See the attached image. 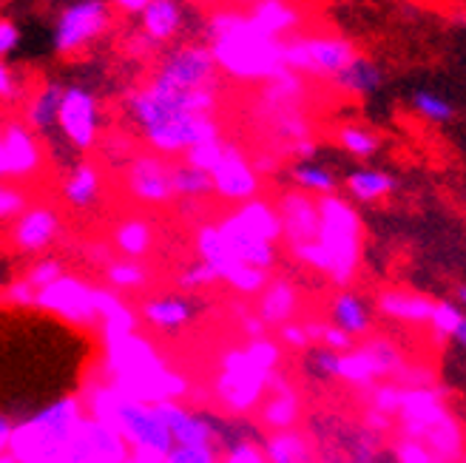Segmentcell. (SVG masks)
Returning a JSON list of instances; mask_svg holds the SVG:
<instances>
[{
    "mask_svg": "<svg viewBox=\"0 0 466 463\" xmlns=\"http://www.w3.org/2000/svg\"><path fill=\"white\" fill-rule=\"evenodd\" d=\"M106 179L103 168L91 159H77L75 166H68L60 179V199L66 207H72L77 214H88L103 202Z\"/></svg>",
    "mask_w": 466,
    "mask_h": 463,
    "instance_id": "obj_18",
    "label": "cell"
},
{
    "mask_svg": "<svg viewBox=\"0 0 466 463\" xmlns=\"http://www.w3.org/2000/svg\"><path fill=\"white\" fill-rule=\"evenodd\" d=\"M432 305L427 296H415V293H381L379 296V310L392 316V318H404V321H430Z\"/></svg>",
    "mask_w": 466,
    "mask_h": 463,
    "instance_id": "obj_31",
    "label": "cell"
},
{
    "mask_svg": "<svg viewBox=\"0 0 466 463\" xmlns=\"http://www.w3.org/2000/svg\"><path fill=\"white\" fill-rule=\"evenodd\" d=\"M106 4L111 6L114 15L120 12L126 17H139V15H143L154 4V0H106Z\"/></svg>",
    "mask_w": 466,
    "mask_h": 463,
    "instance_id": "obj_49",
    "label": "cell"
},
{
    "mask_svg": "<svg viewBox=\"0 0 466 463\" xmlns=\"http://www.w3.org/2000/svg\"><path fill=\"white\" fill-rule=\"evenodd\" d=\"M455 305H458V307L463 310V316H466V285L458 287V302H455Z\"/></svg>",
    "mask_w": 466,
    "mask_h": 463,
    "instance_id": "obj_56",
    "label": "cell"
},
{
    "mask_svg": "<svg viewBox=\"0 0 466 463\" xmlns=\"http://www.w3.org/2000/svg\"><path fill=\"white\" fill-rule=\"evenodd\" d=\"M341 185H344V191H347L350 199L370 205V202H379V199L390 196L399 182H395L392 174H387V171H381V168L361 166V168L347 171L344 179H341Z\"/></svg>",
    "mask_w": 466,
    "mask_h": 463,
    "instance_id": "obj_27",
    "label": "cell"
},
{
    "mask_svg": "<svg viewBox=\"0 0 466 463\" xmlns=\"http://www.w3.org/2000/svg\"><path fill=\"white\" fill-rule=\"evenodd\" d=\"M319 202V237L316 245L324 257V273L339 285H347L361 257V219L347 199L321 196Z\"/></svg>",
    "mask_w": 466,
    "mask_h": 463,
    "instance_id": "obj_4",
    "label": "cell"
},
{
    "mask_svg": "<svg viewBox=\"0 0 466 463\" xmlns=\"http://www.w3.org/2000/svg\"><path fill=\"white\" fill-rule=\"evenodd\" d=\"M222 245L230 262L250 270L268 273L276 265V242L282 237V222H279L276 207L265 199L242 202L237 211L217 222Z\"/></svg>",
    "mask_w": 466,
    "mask_h": 463,
    "instance_id": "obj_3",
    "label": "cell"
},
{
    "mask_svg": "<svg viewBox=\"0 0 466 463\" xmlns=\"http://www.w3.org/2000/svg\"><path fill=\"white\" fill-rule=\"evenodd\" d=\"M57 270H60V267H57V262H49V259H46V262H40V265H37V267L32 270L29 282H32V285H40V287H43V285H49V282L55 279V276H57Z\"/></svg>",
    "mask_w": 466,
    "mask_h": 463,
    "instance_id": "obj_50",
    "label": "cell"
},
{
    "mask_svg": "<svg viewBox=\"0 0 466 463\" xmlns=\"http://www.w3.org/2000/svg\"><path fill=\"white\" fill-rule=\"evenodd\" d=\"M461 463H466V452H463V458H461Z\"/></svg>",
    "mask_w": 466,
    "mask_h": 463,
    "instance_id": "obj_57",
    "label": "cell"
},
{
    "mask_svg": "<svg viewBox=\"0 0 466 463\" xmlns=\"http://www.w3.org/2000/svg\"><path fill=\"white\" fill-rule=\"evenodd\" d=\"M211 182H214V196L225 199V202H250L259 196L262 179L259 171L250 166V159L242 154L239 146L222 143V151L217 156V162L211 168Z\"/></svg>",
    "mask_w": 466,
    "mask_h": 463,
    "instance_id": "obj_12",
    "label": "cell"
},
{
    "mask_svg": "<svg viewBox=\"0 0 466 463\" xmlns=\"http://www.w3.org/2000/svg\"><path fill=\"white\" fill-rule=\"evenodd\" d=\"M32 202L17 182H0V222H15Z\"/></svg>",
    "mask_w": 466,
    "mask_h": 463,
    "instance_id": "obj_40",
    "label": "cell"
},
{
    "mask_svg": "<svg viewBox=\"0 0 466 463\" xmlns=\"http://www.w3.org/2000/svg\"><path fill=\"white\" fill-rule=\"evenodd\" d=\"M330 324L350 338H361L372 333V310L367 298L356 290H341L330 302Z\"/></svg>",
    "mask_w": 466,
    "mask_h": 463,
    "instance_id": "obj_24",
    "label": "cell"
},
{
    "mask_svg": "<svg viewBox=\"0 0 466 463\" xmlns=\"http://www.w3.org/2000/svg\"><path fill=\"white\" fill-rule=\"evenodd\" d=\"M162 421H166L174 447H211L214 449V424L217 412L205 404H185V401H157Z\"/></svg>",
    "mask_w": 466,
    "mask_h": 463,
    "instance_id": "obj_14",
    "label": "cell"
},
{
    "mask_svg": "<svg viewBox=\"0 0 466 463\" xmlns=\"http://www.w3.org/2000/svg\"><path fill=\"white\" fill-rule=\"evenodd\" d=\"M359 55L356 43L339 32H296L282 40V63L299 77L333 80Z\"/></svg>",
    "mask_w": 466,
    "mask_h": 463,
    "instance_id": "obj_6",
    "label": "cell"
},
{
    "mask_svg": "<svg viewBox=\"0 0 466 463\" xmlns=\"http://www.w3.org/2000/svg\"><path fill=\"white\" fill-rule=\"evenodd\" d=\"M171 194L174 199H182V202H205L208 196H214L211 174L185 159H177L171 162Z\"/></svg>",
    "mask_w": 466,
    "mask_h": 463,
    "instance_id": "obj_28",
    "label": "cell"
},
{
    "mask_svg": "<svg viewBox=\"0 0 466 463\" xmlns=\"http://www.w3.org/2000/svg\"><path fill=\"white\" fill-rule=\"evenodd\" d=\"M0 140H4V123H0ZM0 182H6V166H4V146H0Z\"/></svg>",
    "mask_w": 466,
    "mask_h": 463,
    "instance_id": "obj_55",
    "label": "cell"
},
{
    "mask_svg": "<svg viewBox=\"0 0 466 463\" xmlns=\"http://www.w3.org/2000/svg\"><path fill=\"white\" fill-rule=\"evenodd\" d=\"M344 353H336L324 344H308L305 356H301V373L316 384H330L341 378Z\"/></svg>",
    "mask_w": 466,
    "mask_h": 463,
    "instance_id": "obj_29",
    "label": "cell"
},
{
    "mask_svg": "<svg viewBox=\"0 0 466 463\" xmlns=\"http://www.w3.org/2000/svg\"><path fill=\"white\" fill-rule=\"evenodd\" d=\"M63 80H43L23 103V126H26L37 140L57 134V114L63 100Z\"/></svg>",
    "mask_w": 466,
    "mask_h": 463,
    "instance_id": "obj_23",
    "label": "cell"
},
{
    "mask_svg": "<svg viewBox=\"0 0 466 463\" xmlns=\"http://www.w3.org/2000/svg\"><path fill=\"white\" fill-rule=\"evenodd\" d=\"M293 310H296V293H293V287L285 279H276L270 285L268 296H265V305H262L265 318L273 321V324H282V321H288L293 316Z\"/></svg>",
    "mask_w": 466,
    "mask_h": 463,
    "instance_id": "obj_37",
    "label": "cell"
},
{
    "mask_svg": "<svg viewBox=\"0 0 466 463\" xmlns=\"http://www.w3.org/2000/svg\"><path fill=\"white\" fill-rule=\"evenodd\" d=\"M60 234V214L52 205H29L12 222V242L20 253H43Z\"/></svg>",
    "mask_w": 466,
    "mask_h": 463,
    "instance_id": "obj_19",
    "label": "cell"
},
{
    "mask_svg": "<svg viewBox=\"0 0 466 463\" xmlns=\"http://www.w3.org/2000/svg\"><path fill=\"white\" fill-rule=\"evenodd\" d=\"M245 15L256 29L276 40H285L301 32L308 23L305 6L296 4V0H256V4L245 9Z\"/></svg>",
    "mask_w": 466,
    "mask_h": 463,
    "instance_id": "obj_21",
    "label": "cell"
},
{
    "mask_svg": "<svg viewBox=\"0 0 466 463\" xmlns=\"http://www.w3.org/2000/svg\"><path fill=\"white\" fill-rule=\"evenodd\" d=\"M268 429L262 421L245 412H217L214 424V452L219 460H239L245 455H262L268 444Z\"/></svg>",
    "mask_w": 466,
    "mask_h": 463,
    "instance_id": "obj_13",
    "label": "cell"
},
{
    "mask_svg": "<svg viewBox=\"0 0 466 463\" xmlns=\"http://www.w3.org/2000/svg\"><path fill=\"white\" fill-rule=\"evenodd\" d=\"M463 318V310L450 302V298H444V302H435L432 305V316H430V324H432V333L438 341H444V338H452L455 327L461 324Z\"/></svg>",
    "mask_w": 466,
    "mask_h": 463,
    "instance_id": "obj_39",
    "label": "cell"
},
{
    "mask_svg": "<svg viewBox=\"0 0 466 463\" xmlns=\"http://www.w3.org/2000/svg\"><path fill=\"white\" fill-rule=\"evenodd\" d=\"M202 43L211 52L217 72L233 80H270L285 68L282 40L256 29L245 9L217 6L208 12L202 20Z\"/></svg>",
    "mask_w": 466,
    "mask_h": 463,
    "instance_id": "obj_1",
    "label": "cell"
},
{
    "mask_svg": "<svg viewBox=\"0 0 466 463\" xmlns=\"http://www.w3.org/2000/svg\"><path fill=\"white\" fill-rule=\"evenodd\" d=\"M108 424L120 432L128 458L134 463H162L174 447L157 401H139L128 396L116 398L108 415Z\"/></svg>",
    "mask_w": 466,
    "mask_h": 463,
    "instance_id": "obj_5",
    "label": "cell"
},
{
    "mask_svg": "<svg viewBox=\"0 0 466 463\" xmlns=\"http://www.w3.org/2000/svg\"><path fill=\"white\" fill-rule=\"evenodd\" d=\"M336 143L344 154L356 156V159H372L381 151V136L376 131H370L367 126H356V123L339 126Z\"/></svg>",
    "mask_w": 466,
    "mask_h": 463,
    "instance_id": "obj_32",
    "label": "cell"
},
{
    "mask_svg": "<svg viewBox=\"0 0 466 463\" xmlns=\"http://www.w3.org/2000/svg\"><path fill=\"white\" fill-rule=\"evenodd\" d=\"M106 276H108V282L123 293H134L148 285V267L137 259H120V262L108 265Z\"/></svg>",
    "mask_w": 466,
    "mask_h": 463,
    "instance_id": "obj_36",
    "label": "cell"
},
{
    "mask_svg": "<svg viewBox=\"0 0 466 463\" xmlns=\"http://www.w3.org/2000/svg\"><path fill=\"white\" fill-rule=\"evenodd\" d=\"M282 338L288 344H293V347H308L310 344L305 327H296V324H285V327H282Z\"/></svg>",
    "mask_w": 466,
    "mask_h": 463,
    "instance_id": "obj_52",
    "label": "cell"
},
{
    "mask_svg": "<svg viewBox=\"0 0 466 463\" xmlns=\"http://www.w3.org/2000/svg\"><path fill=\"white\" fill-rule=\"evenodd\" d=\"M128 449L116 432L103 418H83L72 444L66 447L57 463H126Z\"/></svg>",
    "mask_w": 466,
    "mask_h": 463,
    "instance_id": "obj_11",
    "label": "cell"
},
{
    "mask_svg": "<svg viewBox=\"0 0 466 463\" xmlns=\"http://www.w3.org/2000/svg\"><path fill=\"white\" fill-rule=\"evenodd\" d=\"M452 341H455V344H461L463 350H466V316L461 318V324L455 327V333H452Z\"/></svg>",
    "mask_w": 466,
    "mask_h": 463,
    "instance_id": "obj_53",
    "label": "cell"
},
{
    "mask_svg": "<svg viewBox=\"0 0 466 463\" xmlns=\"http://www.w3.org/2000/svg\"><path fill=\"white\" fill-rule=\"evenodd\" d=\"M188 26H191V6L185 0H154L137 17V32L148 37L162 52L188 32Z\"/></svg>",
    "mask_w": 466,
    "mask_h": 463,
    "instance_id": "obj_16",
    "label": "cell"
},
{
    "mask_svg": "<svg viewBox=\"0 0 466 463\" xmlns=\"http://www.w3.org/2000/svg\"><path fill=\"white\" fill-rule=\"evenodd\" d=\"M12 432H15V421H12V418H6V415L0 412V463H4V455H9Z\"/></svg>",
    "mask_w": 466,
    "mask_h": 463,
    "instance_id": "obj_51",
    "label": "cell"
},
{
    "mask_svg": "<svg viewBox=\"0 0 466 463\" xmlns=\"http://www.w3.org/2000/svg\"><path fill=\"white\" fill-rule=\"evenodd\" d=\"M208 310H211V302L202 293H191V290L154 293L143 298V305H139V316L157 333H179L197 324Z\"/></svg>",
    "mask_w": 466,
    "mask_h": 463,
    "instance_id": "obj_10",
    "label": "cell"
},
{
    "mask_svg": "<svg viewBox=\"0 0 466 463\" xmlns=\"http://www.w3.org/2000/svg\"><path fill=\"white\" fill-rule=\"evenodd\" d=\"M293 188L299 194H308L313 199H321V196H336L339 188H341V179L339 174L324 166L319 159H296L290 171H288Z\"/></svg>",
    "mask_w": 466,
    "mask_h": 463,
    "instance_id": "obj_26",
    "label": "cell"
},
{
    "mask_svg": "<svg viewBox=\"0 0 466 463\" xmlns=\"http://www.w3.org/2000/svg\"><path fill=\"white\" fill-rule=\"evenodd\" d=\"M123 52L131 55L134 60H148V57H154L159 49H157V45H154L148 37H143L137 29H131V32L123 37Z\"/></svg>",
    "mask_w": 466,
    "mask_h": 463,
    "instance_id": "obj_46",
    "label": "cell"
},
{
    "mask_svg": "<svg viewBox=\"0 0 466 463\" xmlns=\"http://www.w3.org/2000/svg\"><path fill=\"white\" fill-rule=\"evenodd\" d=\"M395 463H435V455L424 447V444H418V441H407L395 449Z\"/></svg>",
    "mask_w": 466,
    "mask_h": 463,
    "instance_id": "obj_47",
    "label": "cell"
},
{
    "mask_svg": "<svg viewBox=\"0 0 466 463\" xmlns=\"http://www.w3.org/2000/svg\"><path fill=\"white\" fill-rule=\"evenodd\" d=\"M333 86L350 97H372V95H379L384 86V68L372 57L359 52L353 60H350V65L341 68V72L333 77Z\"/></svg>",
    "mask_w": 466,
    "mask_h": 463,
    "instance_id": "obj_25",
    "label": "cell"
},
{
    "mask_svg": "<svg viewBox=\"0 0 466 463\" xmlns=\"http://www.w3.org/2000/svg\"><path fill=\"white\" fill-rule=\"evenodd\" d=\"M217 282V273L208 267L202 259H197L194 265H188L179 276V290H191V293H199L205 285H214Z\"/></svg>",
    "mask_w": 466,
    "mask_h": 463,
    "instance_id": "obj_42",
    "label": "cell"
},
{
    "mask_svg": "<svg viewBox=\"0 0 466 463\" xmlns=\"http://www.w3.org/2000/svg\"><path fill=\"white\" fill-rule=\"evenodd\" d=\"M151 80L177 91H219L217 63L202 40H185L168 45L159 55Z\"/></svg>",
    "mask_w": 466,
    "mask_h": 463,
    "instance_id": "obj_9",
    "label": "cell"
},
{
    "mask_svg": "<svg viewBox=\"0 0 466 463\" xmlns=\"http://www.w3.org/2000/svg\"><path fill=\"white\" fill-rule=\"evenodd\" d=\"M100 148H103L106 162H111V166H123V168L137 156V151H134V136L126 134V131L108 134L106 140H100Z\"/></svg>",
    "mask_w": 466,
    "mask_h": 463,
    "instance_id": "obj_41",
    "label": "cell"
},
{
    "mask_svg": "<svg viewBox=\"0 0 466 463\" xmlns=\"http://www.w3.org/2000/svg\"><path fill=\"white\" fill-rule=\"evenodd\" d=\"M162 463H222L211 447H171Z\"/></svg>",
    "mask_w": 466,
    "mask_h": 463,
    "instance_id": "obj_43",
    "label": "cell"
},
{
    "mask_svg": "<svg viewBox=\"0 0 466 463\" xmlns=\"http://www.w3.org/2000/svg\"><path fill=\"white\" fill-rule=\"evenodd\" d=\"M441 389H410L404 401H401V412H404V427L410 441H424L430 438L438 427H444L450 418V412L441 404Z\"/></svg>",
    "mask_w": 466,
    "mask_h": 463,
    "instance_id": "obj_20",
    "label": "cell"
},
{
    "mask_svg": "<svg viewBox=\"0 0 466 463\" xmlns=\"http://www.w3.org/2000/svg\"><path fill=\"white\" fill-rule=\"evenodd\" d=\"M114 29V12L106 0H68L55 15L52 52L57 57H77L97 45Z\"/></svg>",
    "mask_w": 466,
    "mask_h": 463,
    "instance_id": "obj_7",
    "label": "cell"
},
{
    "mask_svg": "<svg viewBox=\"0 0 466 463\" xmlns=\"http://www.w3.org/2000/svg\"><path fill=\"white\" fill-rule=\"evenodd\" d=\"M40 4H52V0H40Z\"/></svg>",
    "mask_w": 466,
    "mask_h": 463,
    "instance_id": "obj_58",
    "label": "cell"
},
{
    "mask_svg": "<svg viewBox=\"0 0 466 463\" xmlns=\"http://www.w3.org/2000/svg\"><path fill=\"white\" fill-rule=\"evenodd\" d=\"M370 367H372V376H392V373H399V369H404V358L401 353L395 350V347L384 338H372L367 347H361Z\"/></svg>",
    "mask_w": 466,
    "mask_h": 463,
    "instance_id": "obj_35",
    "label": "cell"
},
{
    "mask_svg": "<svg viewBox=\"0 0 466 463\" xmlns=\"http://www.w3.org/2000/svg\"><path fill=\"white\" fill-rule=\"evenodd\" d=\"M23 43V29L17 26V20L0 15V60H9Z\"/></svg>",
    "mask_w": 466,
    "mask_h": 463,
    "instance_id": "obj_44",
    "label": "cell"
},
{
    "mask_svg": "<svg viewBox=\"0 0 466 463\" xmlns=\"http://www.w3.org/2000/svg\"><path fill=\"white\" fill-rule=\"evenodd\" d=\"M23 95V80L9 60H0V103H15Z\"/></svg>",
    "mask_w": 466,
    "mask_h": 463,
    "instance_id": "obj_45",
    "label": "cell"
},
{
    "mask_svg": "<svg viewBox=\"0 0 466 463\" xmlns=\"http://www.w3.org/2000/svg\"><path fill=\"white\" fill-rule=\"evenodd\" d=\"M103 100L88 83H66L57 114V136L75 154L95 151L103 140Z\"/></svg>",
    "mask_w": 466,
    "mask_h": 463,
    "instance_id": "obj_8",
    "label": "cell"
},
{
    "mask_svg": "<svg viewBox=\"0 0 466 463\" xmlns=\"http://www.w3.org/2000/svg\"><path fill=\"white\" fill-rule=\"evenodd\" d=\"M0 146H4L6 182H23L43 168V143L20 120L4 123V140H0Z\"/></svg>",
    "mask_w": 466,
    "mask_h": 463,
    "instance_id": "obj_17",
    "label": "cell"
},
{
    "mask_svg": "<svg viewBox=\"0 0 466 463\" xmlns=\"http://www.w3.org/2000/svg\"><path fill=\"white\" fill-rule=\"evenodd\" d=\"M410 106L418 117L427 123H435V126L450 123L455 117V106L444 95H438V91H430V88H415L410 97Z\"/></svg>",
    "mask_w": 466,
    "mask_h": 463,
    "instance_id": "obj_34",
    "label": "cell"
},
{
    "mask_svg": "<svg viewBox=\"0 0 466 463\" xmlns=\"http://www.w3.org/2000/svg\"><path fill=\"white\" fill-rule=\"evenodd\" d=\"M296 418H299V398L293 396L290 389H282L279 396L265 407V418H262V424L265 427H273V429H279V432H285V429H290L293 424H296Z\"/></svg>",
    "mask_w": 466,
    "mask_h": 463,
    "instance_id": "obj_38",
    "label": "cell"
},
{
    "mask_svg": "<svg viewBox=\"0 0 466 463\" xmlns=\"http://www.w3.org/2000/svg\"><path fill=\"white\" fill-rule=\"evenodd\" d=\"M282 234L293 242V250L313 245L319 237V202L308 194L288 191L276 207Z\"/></svg>",
    "mask_w": 466,
    "mask_h": 463,
    "instance_id": "obj_22",
    "label": "cell"
},
{
    "mask_svg": "<svg viewBox=\"0 0 466 463\" xmlns=\"http://www.w3.org/2000/svg\"><path fill=\"white\" fill-rule=\"evenodd\" d=\"M83 418V407L75 396L40 404L15 424L9 455L17 463H57Z\"/></svg>",
    "mask_w": 466,
    "mask_h": 463,
    "instance_id": "obj_2",
    "label": "cell"
},
{
    "mask_svg": "<svg viewBox=\"0 0 466 463\" xmlns=\"http://www.w3.org/2000/svg\"><path fill=\"white\" fill-rule=\"evenodd\" d=\"M154 230L146 219H126L114 227V247L123 253L126 259H143L151 250Z\"/></svg>",
    "mask_w": 466,
    "mask_h": 463,
    "instance_id": "obj_30",
    "label": "cell"
},
{
    "mask_svg": "<svg viewBox=\"0 0 466 463\" xmlns=\"http://www.w3.org/2000/svg\"><path fill=\"white\" fill-rule=\"evenodd\" d=\"M126 188L143 205H168L171 194V159L154 151H137L126 166Z\"/></svg>",
    "mask_w": 466,
    "mask_h": 463,
    "instance_id": "obj_15",
    "label": "cell"
},
{
    "mask_svg": "<svg viewBox=\"0 0 466 463\" xmlns=\"http://www.w3.org/2000/svg\"><path fill=\"white\" fill-rule=\"evenodd\" d=\"M270 463H308L310 460V447L301 435L285 429L268 438L265 452H262Z\"/></svg>",
    "mask_w": 466,
    "mask_h": 463,
    "instance_id": "obj_33",
    "label": "cell"
},
{
    "mask_svg": "<svg viewBox=\"0 0 466 463\" xmlns=\"http://www.w3.org/2000/svg\"><path fill=\"white\" fill-rule=\"evenodd\" d=\"M256 0H219V6H228V9H248Z\"/></svg>",
    "mask_w": 466,
    "mask_h": 463,
    "instance_id": "obj_54",
    "label": "cell"
},
{
    "mask_svg": "<svg viewBox=\"0 0 466 463\" xmlns=\"http://www.w3.org/2000/svg\"><path fill=\"white\" fill-rule=\"evenodd\" d=\"M401 401H404V392L395 389V387H381L376 392V407H379V412H399L401 409Z\"/></svg>",
    "mask_w": 466,
    "mask_h": 463,
    "instance_id": "obj_48",
    "label": "cell"
}]
</instances>
